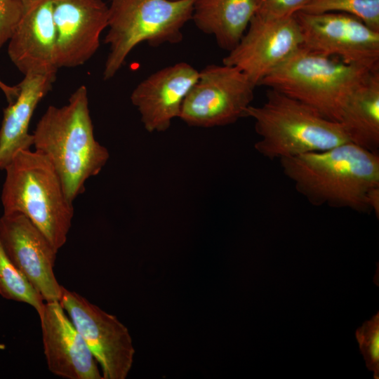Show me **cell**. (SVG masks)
I'll return each mask as SVG.
<instances>
[{
    "label": "cell",
    "instance_id": "25",
    "mask_svg": "<svg viewBox=\"0 0 379 379\" xmlns=\"http://www.w3.org/2000/svg\"><path fill=\"white\" fill-rule=\"evenodd\" d=\"M0 89L4 93L8 104L12 103L19 93V87L17 86H11L6 84L0 79Z\"/></svg>",
    "mask_w": 379,
    "mask_h": 379
},
{
    "label": "cell",
    "instance_id": "18",
    "mask_svg": "<svg viewBox=\"0 0 379 379\" xmlns=\"http://www.w3.org/2000/svg\"><path fill=\"white\" fill-rule=\"evenodd\" d=\"M350 142L373 153L379 149V70L348 100L339 121Z\"/></svg>",
    "mask_w": 379,
    "mask_h": 379
},
{
    "label": "cell",
    "instance_id": "8",
    "mask_svg": "<svg viewBox=\"0 0 379 379\" xmlns=\"http://www.w3.org/2000/svg\"><path fill=\"white\" fill-rule=\"evenodd\" d=\"M102 370V379H125L135 349L127 327L116 316L62 286L59 300Z\"/></svg>",
    "mask_w": 379,
    "mask_h": 379
},
{
    "label": "cell",
    "instance_id": "22",
    "mask_svg": "<svg viewBox=\"0 0 379 379\" xmlns=\"http://www.w3.org/2000/svg\"><path fill=\"white\" fill-rule=\"evenodd\" d=\"M24 10L21 0H0V48L11 39Z\"/></svg>",
    "mask_w": 379,
    "mask_h": 379
},
{
    "label": "cell",
    "instance_id": "3",
    "mask_svg": "<svg viewBox=\"0 0 379 379\" xmlns=\"http://www.w3.org/2000/svg\"><path fill=\"white\" fill-rule=\"evenodd\" d=\"M4 170V213L25 215L58 251L67 241L74 208L56 171L41 153L30 149L19 151Z\"/></svg>",
    "mask_w": 379,
    "mask_h": 379
},
{
    "label": "cell",
    "instance_id": "16",
    "mask_svg": "<svg viewBox=\"0 0 379 379\" xmlns=\"http://www.w3.org/2000/svg\"><path fill=\"white\" fill-rule=\"evenodd\" d=\"M56 75L27 74L18 85L15 100L4 110L0 128V170L20 150L33 145L29 126L35 109L51 90Z\"/></svg>",
    "mask_w": 379,
    "mask_h": 379
},
{
    "label": "cell",
    "instance_id": "7",
    "mask_svg": "<svg viewBox=\"0 0 379 379\" xmlns=\"http://www.w3.org/2000/svg\"><path fill=\"white\" fill-rule=\"evenodd\" d=\"M255 85L235 66L211 64L199 71V77L186 95L178 118L188 126H224L246 117Z\"/></svg>",
    "mask_w": 379,
    "mask_h": 379
},
{
    "label": "cell",
    "instance_id": "23",
    "mask_svg": "<svg viewBox=\"0 0 379 379\" xmlns=\"http://www.w3.org/2000/svg\"><path fill=\"white\" fill-rule=\"evenodd\" d=\"M312 0H255V13L268 18H286L301 11Z\"/></svg>",
    "mask_w": 379,
    "mask_h": 379
},
{
    "label": "cell",
    "instance_id": "6",
    "mask_svg": "<svg viewBox=\"0 0 379 379\" xmlns=\"http://www.w3.org/2000/svg\"><path fill=\"white\" fill-rule=\"evenodd\" d=\"M195 0H110L105 43L109 53L103 79H112L139 44H178L191 20Z\"/></svg>",
    "mask_w": 379,
    "mask_h": 379
},
{
    "label": "cell",
    "instance_id": "15",
    "mask_svg": "<svg viewBox=\"0 0 379 379\" xmlns=\"http://www.w3.org/2000/svg\"><path fill=\"white\" fill-rule=\"evenodd\" d=\"M24 4L22 17L8 41V56L24 75H56L59 68L53 0H27Z\"/></svg>",
    "mask_w": 379,
    "mask_h": 379
},
{
    "label": "cell",
    "instance_id": "19",
    "mask_svg": "<svg viewBox=\"0 0 379 379\" xmlns=\"http://www.w3.org/2000/svg\"><path fill=\"white\" fill-rule=\"evenodd\" d=\"M0 295L7 300L27 303L39 316L45 305L40 293L15 265L0 241Z\"/></svg>",
    "mask_w": 379,
    "mask_h": 379
},
{
    "label": "cell",
    "instance_id": "10",
    "mask_svg": "<svg viewBox=\"0 0 379 379\" xmlns=\"http://www.w3.org/2000/svg\"><path fill=\"white\" fill-rule=\"evenodd\" d=\"M300 28L294 15L268 18L254 14L238 44L222 59L260 82L302 48Z\"/></svg>",
    "mask_w": 379,
    "mask_h": 379
},
{
    "label": "cell",
    "instance_id": "11",
    "mask_svg": "<svg viewBox=\"0 0 379 379\" xmlns=\"http://www.w3.org/2000/svg\"><path fill=\"white\" fill-rule=\"evenodd\" d=\"M0 241L7 255L45 302L59 301L62 286L54 273L58 251L25 215L4 213Z\"/></svg>",
    "mask_w": 379,
    "mask_h": 379
},
{
    "label": "cell",
    "instance_id": "26",
    "mask_svg": "<svg viewBox=\"0 0 379 379\" xmlns=\"http://www.w3.org/2000/svg\"><path fill=\"white\" fill-rule=\"evenodd\" d=\"M21 1H22L23 2H25V1H27V0H21Z\"/></svg>",
    "mask_w": 379,
    "mask_h": 379
},
{
    "label": "cell",
    "instance_id": "9",
    "mask_svg": "<svg viewBox=\"0 0 379 379\" xmlns=\"http://www.w3.org/2000/svg\"><path fill=\"white\" fill-rule=\"evenodd\" d=\"M302 48L347 64L379 66V32L359 19L341 13L294 14Z\"/></svg>",
    "mask_w": 379,
    "mask_h": 379
},
{
    "label": "cell",
    "instance_id": "4",
    "mask_svg": "<svg viewBox=\"0 0 379 379\" xmlns=\"http://www.w3.org/2000/svg\"><path fill=\"white\" fill-rule=\"evenodd\" d=\"M379 66L347 64L300 48L258 86L279 91L339 122L355 90Z\"/></svg>",
    "mask_w": 379,
    "mask_h": 379
},
{
    "label": "cell",
    "instance_id": "24",
    "mask_svg": "<svg viewBox=\"0 0 379 379\" xmlns=\"http://www.w3.org/2000/svg\"><path fill=\"white\" fill-rule=\"evenodd\" d=\"M366 205L368 211H374L377 218H379V185L372 187L366 196Z\"/></svg>",
    "mask_w": 379,
    "mask_h": 379
},
{
    "label": "cell",
    "instance_id": "12",
    "mask_svg": "<svg viewBox=\"0 0 379 379\" xmlns=\"http://www.w3.org/2000/svg\"><path fill=\"white\" fill-rule=\"evenodd\" d=\"M58 68L86 63L100 47L109 7L102 0H53Z\"/></svg>",
    "mask_w": 379,
    "mask_h": 379
},
{
    "label": "cell",
    "instance_id": "1",
    "mask_svg": "<svg viewBox=\"0 0 379 379\" xmlns=\"http://www.w3.org/2000/svg\"><path fill=\"white\" fill-rule=\"evenodd\" d=\"M284 175L314 206L368 212L366 196L379 185V155L351 142L279 159Z\"/></svg>",
    "mask_w": 379,
    "mask_h": 379
},
{
    "label": "cell",
    "instance_id": "20",
    "mask_svg": "<svg viewBox=\"0 0 379 379\" xmlns=\"http://www.w3.org/2000/svg\"><path fill=\"white\" fill-rule=\"evenodd\" d=\"M301 11L350 15L379 32V0H312Z\"/></svg>",
    "mask_w": 379,
    "mask_h": 379
},
{
    "label": "cell",
    "instance_id": "17",
    "mask_svg": "<svg viewBox=\"0 0 379 379\" xmlns=\"http://www.w3.org/2000/svg\"><path fill=\"white\" fill-rule=\"evenodd\" d=\"M256 9L255 0H195L191 20L205 34L213 35L227 51L239 42Z\"/></svg>",
    "mask_w": 379,
    "mask_h": 379
},
{
    "label": "cell",
    "instance_id": "5",
    "mask_svg": "<svg viewBox=\"0 0 379 379\" xmlns=\"http://www.w3.org/2000/svg\"><path fill=\"white\" fill-rule=\"evenodd\" d=\"M246 117L253 119L260 136L255 149L269 159L324 151L350 142L340 123L274 89L267 91L262 105H250Z\"/></svg>",
    "mask_w": 379,
    "mask_h": 379
},
{
    "label": "cell",
    "instance_id": "2",
    "mask_svg": "<svg viewBox=\"0 0 379 379\" xmlns=\"http://www.w3.org/2000/svg\"><path fill=\"white\" fill-rule=\"evenodd\" d=\"M32 135L35 150L52 164L72 202L85 191L86 180L99 174L109 158L107 149L95 138L84 85L66 105L49 106Z\"/></svg>",
    "mask_w": 379,
    "mask_h": 379
},
{
    "label": "cell",
    "instance_id": "14",
    "mask_svg": "<svg viewBox=\"0 0 379 379\" xmlns=\"http://www.w3.org/2000/svg\"><path fill=\"white\" fill-rule=\"evenodd\" d=\"M199 77V71L181 62L162 68L140 81L131 95L145 128L164 132L178 118L182 104Z\"/></svg>",
    "mask_w": 379,
    "mask_h": 379
},
{
    "label": "cell",
    "instance_id": "13",
    "mask_svg": "<svg viewBox=\"0 0 379 379\" xmlns=\"http://www.w3.org/2000/svg\"><path fill=\"white\" fill-rule=\"evenodd\" d=\"M41 322L48 370L66 379H102L98 362L59 301L46 302Z\"/></svg>",
    "mask_w": 379,
    "mask_h": 379
},
{
    "label": "cell",
    "instance_id": "21",
    "mask_svg": "<svg viewBox=\"0 0 379 379\" xmlns=\"http://www.w3.org/2000/svg\"><path fill=\"white\" fill-rule=\"evenodd\" d=\"M355 336L366 366L379 378V312L357 329Z\"/></svg>",
    "mask_w": 379,
    "mask_h": 379
}]
</instances>
